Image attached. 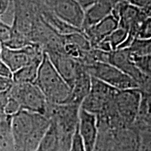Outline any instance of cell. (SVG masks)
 Listing matches in <instances>:
<instances>
[{"mask_svg":"<svg viewBox=\"0 0 151 151\" xmlns=\"http://www.w3.org/2000/svg\"><path fill=\"white\" fill-rule=\"evenodd\" d=\"M92 78L85 69L81 67L71 88V96L66 104H72L81 106L83 101L90 93L91 89Z\"/></svg>","mask_w":151,"mask_h":151,"instance_id":"obj_13","label":"cell"},{"mask_svg":"<svg viewBox=\"0 0 151 151\" xmlns=\"http://www.w3.org/2000/svg\"><path fill=\"white\" fill-rule=\"evenodd\" d=\"M140 110L136 122H140V125L146 131L151 132V90L142 92Z\"/></svg>","mask_w":151,"mask_h":151,"instance_id":"obj_16","label":"cell"},{"mask_svg":"<svg viewBox=\"0 0 151 151\" xmlns=\"http://www.w3.org/2000/svg\"><path fill=\"white\" fill-rule=\"evenodd\" d=\"M0 75L5 76L7 77H12V73L11 72V71L1 58H0Z\"/></svg>","mask_w":151,"mask_h":151,"instance_id":"obj_25","label":"cell"},{"mask_svg":"<svg viewBox=\"0 0 151 151\" xmlns=\"http://www.w3.org/2000/svg\"><path fill=\"white\" fill-rule=\"evenodd\" d=\"M132 58L137 69L143 74L151 78V54L143 56L132 55Z\"/></svg>","mask_w":151,"mask_h":151,"instance_id":"obj_20","label":"cell"},{"mask_svg":"<svg viewBox=\"0 0 151 151\" xmlns=\"http://www.w3.org/2000/svg\"><path fill=\"white\" fill-rule=\"evenodd\" d=\"M50 125L45 115L20 110L11 116L15 151H35Z\"/></svg>","mask_w":151,"mask_h":151,"instance_id":"obj_1","label":"cell"},{"mask_svg":"<svg viewBox=\"0 0 151 151\" xmlns=\"http://www.w3.org/2000/svg\"><path fill=\"white\" fill-rule=\"evenodd\" d=\"M12 34L11 25H9L0 19V43L1 45L6 44Z\"/></svg>","mask_w":151,"mask_h":151,"instance_id":"obj_21","label":"cell"},{"mask_svg":"<svg viewBox=\"0 0 151 151\" xmlns=\"http://www.w3.org/2000/svg\"><path fill=\"white\" fill-rule=\"evenodd\" d=\"M78 134L86 151H95L98 139V117L81 107L78 112Z\"/></svg>","mask_w":151,"mask_h":151,"instance_id":"obj_10","label":"cell"},{"mask_svg":"<svg viewBox=\"0 0 151 151\" xmlns=\"http://www.w3.org/2000/svg\"><path fill=\"white\" fill-rule=\"evenodd\" d=\"M14 84L11 77L0 75V94L8 91Z\"/></svg>","mask_w":151,"mask_h":151,"instance_id":"obj_23","label":"cell"},{"mask_svg":"<svg viewBox=\"0 0 151 151\" xmlns=\"http://www.w3.org/2000/svg\"><path fill=\"white\" fill-rule=\"evenodd\" d=\"M1 43H0V50H1Z\"/></svg>","mask_w":151,"mask_h":151,"instance_id":"obj_28","label":"cell"},{"mask_svg":"<svg viewBox=\"0 0 151 151\" xmlns=\"http://www.w3.org/2000/svg\"><path fill=\"white\" fill-rule=\"evenodd\" d=\"M35 84L42 92L47 103L66 104L71 96L70 86L56 70L45 52Z\"/></svg>","mask_w":151,"mask_h":151,"instance_id":"obj_2","label":"cell"},{"mask_svg":"<svg viewBox=\"0 0 151 151\" xmlns=\"http://www.w3.org/2000/svg\"><path fill=\"white\" fill-rule=\"evenodd\" d=\"M58 73L72 88L73 83L83 64L67 55L61 48L44 50Z\"/></svg>","mask_w":151,"mask_h":151,"instance_id":"obj_9","label":"cell"},{"mask_svg":"<svg viewBox=\"0 0 151 151\" xmlns=\"http://www.w3.org/2000/svg\"><path fill=\"white\" fill-rule=\"evenodd\" d=\"M46 7L65 23L82 29L85 11L76 0H45Z\"/></svg>","mask_w":151,"mask_h":151,"instance_id":"obj_8","label":"cell"},{"mask_svg":"<svg viewBox=\"0 0 151 151\" xmlns=\"http://www.w3.org/2000/svg\"><path fill=\"white\" fill-rule=\"evenodd\" d=\"M129 36V31L123 27H119L114 30L110 35L104 39L105 42L108 43L111 50H118L121 47L124 41L127 40Z\"/></svg>","mask_w":151,"mask_h":151,"instance_id":"obj_18","label":"cell"},{"mask_svg":"<svg viewBox=\"0 0 151 151\" xmlns=\"http://www.w3.org/2000/svg\"><path fill=\"white\" fill-rule=\"evenodd\" d=\"M113 6L110 0H97L85 11L82 30L84 31L110 15Z\"/></svg>","mask_w":151,"mask_h":151,"instance_id":"obj_14","label":"cell"},{"mask_svg":"<svg viewBox=\"0 0 151 151\" xmlns=\"http://www.w3.org/2000/svg\"><path fill=\"white\" fill-rule=\"evenodd\" d=\"M20 110L46 114L47 101L35 83H14L9 90Z\"/></svg>","mask_w":151,"mask_h":151,"instance_id":"obj_5","label":"cell"},{"mask_svg":"<svg viewBox=\"0 0 151 151\" xmlns=\"http://www.w3.org/2000/svg\"><path fill=\"white\" fill-rule=\"evenodd\" d=\"M118 20L112 13L101 21L84 30L86 37L88 39L92 48H94L101 41L118 27Z\"/></svg>","mask_w":151,"mask_h":151,"instance_id":"obj_12","label":"cell"},{"mask_svg":"<svg viewBox=\"0 0 151 151\" xmlns=\"http://www.w3.org/2000/svg\"><path fill=\"white\" fill-rule=\"evenodd\" d=\"M142 92L139 88L118 90L114 105L121 121L124 124L136 122L140 110Z\"/></svg>","mask_w":151,"mask_h":151,"instance_id":"obj_7","label":"cell"},{"mask_svg":"<svg viewBox=\"0 0 151 151\" xmlns=\"http://www.w3.org/2000/svg\"><path fill=\"white\" fill-rule=\"evenodd\" d=\"M41 61L42 59L36 60L13 73L11 78L14 83H35Z\"/></svg>","mask_w":151,"mask_h":151,"instance_id":"obj_15","label":"cell"},{"mask_svg":"<svg viewBox=\"0 0 151 151\" xmlns=\"http://www.w3.org/2000/svg\"><path fill=\"white\" fill-rule=\"evenodd\" d=\"M141 10H144L151 6V0H126Z\"/></svg>","mask_w":151,"mask_h":151,"instance_id":"obj_24","label":"cell"},{"mask_svg":"<svg viewBox=\"0 0 151 151\" xmlns=\"http://www.w3.org/2000/svg\"><path fill=\"white\" fill-rule=\"evenodd\" d=\"M127 49L132 56H143L151 54V39L135 38Z\"/></svg>","mask_w":151,"mask_h":151,"instance_id":"obj_19","label":"cell"},{"mask_svg":"<svg viewBox=\"0 0 151 151\" xmlns=\"http://www.w3.org/2000/svg\"><path fill=\"white\" fill-rule=\"evenodd\" d=\"M76 1L81 6L85 11L87 9L89 8L90 6L95 3L97 0H76Z\"/></svg>","mask_w":151,"mask_h":151,"instance_id":"obj_27","label":"cell"},{"mask_svg":"<svg viewBox=\"0 0 151 151\" xmlns=\"http://www.w3.org/2000/svg\"><path fill=\"white\" fill-rule=\"evenodd\" d=\"M69 151H70V150H69Z\"/></svg>","mask_w":151,"mask_h":151,"instance_id":"obj_29","label":"cell"},{"mask_svg":"<svg viewBox=\"0 0 151 151\" xmlns=\"http://www.w3.org/2000/svg\"><path fill=\"white\" fill-rule=\"evenodd\" d=\"M83 65L90 76L117 90L139 88V85L132 77L109 62H92Z\"/></svg>","mask_w":151,"mask_h":151,"instance_id":"obj_4","label":"cell"},{"mask_svg":"<svg viewBox=\"0 0 151 151\" xmlns=\"http://www.w3.org/2000/svg\"><path fill=\"white\" fill-rule=\"evenodd\" d=\"M70 151H86L83 143L78 134V129H76L72 138Z\"/></svg>","mask_w":151,"mask_h":151,"instance_id":"obj_22","label":"cell"},{"mask_svg":"<svg viewBox=\"0 0 151 151\" xmlns=\"http://www.w3.org/2000/svg\"><path fill=\"white\" fill-rule=\"evenodd\" d=\"M91 78L90 93L83 101L81 107L97 116L105 113L107 116L116 109L114 99L118 90L97 78Z\"/></svg>","mask_w":151,"mask_h":151,"instance_id":"obj_3","label":"cell"},{"mask_svg":"<svg viewBox=\"0 0 151 151\" xmlns=\"http://www.w3.org/2000/svg\"><path fill=\"white\" fill-rule=\"evenodd\" d=\"M73 137L66 134L50 121V125L35 151H69Z\"/></svg>","mask_w":151,"mask_h":151,"instance_id":"obj_11","label":"cell"},{"mask_svg":"<svg viewBox=\"0 0 151 151\" xmlns=\"http://www.w3.org/2000/svg\"><path fill=\"white\" fill-rule=\"evenodd\" d=\"M11 0H0V16H3L9 8Z\"/></svg>","mask_w":151,"mask_h":151,"instance_id":"obj_26","label":"cell"},{"mask_svg":"<svg viewBox=\"0 0 151 151\" xmlns=\"http://www.w3.org/2000/svg\"><path fill=\"white\" fill-rule=\"evenodd\" d=\"M0 151H15L11 129V117L0 122Z\"/></svg>","mask_w":151,"mask_h":151,"instance_id":"obj_17","label":"cell"},{"mask_svg":"<svg viewBox=\"0 0 151 151\" xmlns=\"http://www.w3.org/2000/svg\"><path fill=\"white\" fill-rule=\"evenodd\" d=\"M44 50L40 44L32 43L21 48H10L1 45L0 58L11 73L16 72L37 60L42 59Z\"/></svg>","mask_w":151,"mask_h":151,"instance_id":"obj_6","label":"cell"}]
</instances>
